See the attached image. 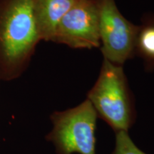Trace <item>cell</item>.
Instances as JSON below:
<instances>
[{
    "mask_svg": "<svg viewBox=\"0 0 154 154\" xmlns=\"http://www.w3.org/2000/svg\"><path fill=\"white\" fill-rule=\"evenodd\" d=\"M33 0H0V81L19 78L39 41Z\"/></svg>",
    "mask_w": 154,
    "mask_h": 154,
    "instance_id": "1",
    "label": "cell"
},
{
    "mask_svg": "<svg viewBox=\"0 0 154 154\" xmlns=\"http://www.w3.org/2000/svg\"><path fill=\"white\" fill-rule=\"evenodd\" d=\"M86 99L115 133L128 132L136 121L134 101L122 66L103 59L97 80Z\"/></svg>",
    "mask_w": 154,
    "mask_h": 154,
    "instance_id": "2",
    "label": "cell"
},
{
    "mask_svg": "<svg viewBox=\"0 0 154 154\" xmlns=\"http://www.w3.org/2000/svg\"><path fill=\"white\" fill-rule=\"evenodd\" d=\"M97 117L88 99L72 109L55 111L51 116L53 128L46 138L57 154H96Z\"/></svg>",
    "mask_w": 154,
    "mask_h": 154,
    "instance_id": "3",
    "label": "cell"
},
{
    "mask_svg": "<svg viewBox=\"0 0 154 154\" xmlns=\"http://www.w3.org/2000/svg\"><path fill=\"white\" fill-rule=\"evenodd\" d=\"M99 11L101 50L103 59L123 66L136 54L140 26L126 19L115 0H95Z\"/></svg>",
    "mask_w": 154,
    "mask_h": 154,
    "instance_id": "4",
    "label": "cell"
},
{
    "mask_svg": "<svg viewBox=\"0 0 154 154\" xmlns=\"http://www.w3.org/2000/svg\"><path fill=\"white\" fill-rule=\"evenodd\" d=\"M53 42L76 49L101 47L95 0H77L58 24Z\"/></svg>",
    "mask_w": 154,
    "mask_h": 154,
    "instance_id": "5",
    "label": "cell"
},
{
    "mask_svg": "<svg viewBox=\"0 0 154 154\" xmlns=\"http://www.w3.org/2000/svg\"><path fill=\"white\" fill-rule=\"evenodd\" d=\"M77 0H33L32 10L40 40L53 42L58 24Z\"/></svg>",
    "mask_w": 154,
    "mask_h": 154,
    "instance_id": "6",
    "label": "cell"
},
{
    "mask_svg": "<svg viewBox=\"0 0 154 154\" xmlns=\"http://www.w3.org/2000/svg\"><path fill=\"white\" fill-rule=\"evenodd\" d=\"M140 25L136 44V54L143 59L146 68L154 69V22L145 17Z\"/></svg>",
    "mask_w": 154,
    "mask_h": 154,
    "instance_id": "7",
    "label": "cell"
},
{
    "mask_svg": "<svg viewBox=\"0 0 154 154\" xmlns=\"http://www.w3.org/2000/svg\"><path fill=\"white\" fill-rule=\"evenodd\" d=\"M115 148L111 154H147L136 146L127 131L116 132Z\"/></svg>",
    "mask_w": 154,
    "mask_h": 154,
    "instance_id": "8",
    "label": "cell"
},
{
    "mask_svg": "<svg viewBox=\"0 0 154 154\" xmlns=\"http://www.w3.org/2000/svg\"><path fill=\"white\" fill-rule=\"evenodd\" d=\"M146 17H148L149 19H151V21H153L154 22V13H152V14H150L149 15H146Z\"/></svg>",
    "mask_w": 154,
    "mask_h": 154,
    "instance_id": "9",
    "label": "cell"
}]
</instances>
